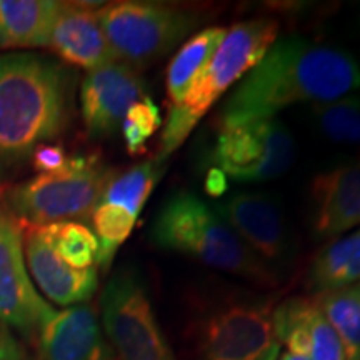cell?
Here are the masks:
<instances>
[{"label": "cell", "instance_id": "cell-11", "mask_svg": "<svg viewBox=\"0 0 360 360\" xmlns=\"http://www.w3.org/2000/svg\"><path fill=\"white\" fill-rule=\"evenodd\" d=\"M215 210L270 269L276 270L274 265L292 262L295 254L294 237L281 207L269 195L237 192L219 202Z\"/></svg>", "mask_w": 360, "mask_h": 360}, {"label": "cell", "instance_id": "cell-23", "mask_svg": "<svg viewBox=\"0 0 360 360\" xmlns=\"http://www.w3.org/2000/svg\"><path fill=\"white\" fill-rule=\"evenodd\" d=\"M53 252L74 269L97 267L98 240L82 222H56L40 225Z\"/></svg>", "mask_w": 360, "mask_h": 360}, {"label": "cell", "instance_id": "cell-31", "mask_svg": "<svg viewBox=\"0 0 360 360\" xmlns=\"http://www.w3.org/2000/svg\"><path fill=\"white\" fill-rule=\"evenodd\" d=\"M17 360H37V359L32 357V355H29V354H27L25 350H22L20 355H19V359H17Z\"/></svg>", "mask_w": 360, "mask_h": 360}, {"label": "cell", "instance_id": "cell-20", "mask_svg": "<svg viewBox=\"0 0 360 360\" xmlns=\"http://www.w3.org/2000/svg\"><path fill=\"white\" fill-rule=\"evenodd\" d=\"M225 35H227V29L224 27H210V29H204L199 34L192 35L179 49L170 60L167 75H165V89H167L172 107L182 102L192 82L204 70L207 62L222 44Z\"/></svg>", "mask_w": 360, "mask_h": 360}, {"label": "cell", "instance_id": "cell-15", "mask_svg": "<svg viewBox=\"0 0 360 360\" xmlns=\"http://www.w3.org/2000/svg\"><path fill=\"white\" fill-rule=\"evenodd\" d=\"M312 231L321 240L360 225V159L319 174L310 187Z\"/></svg>", "mask_w": 360, "mask_h": 360}, {"label": "cell", "instance_id": "cell-8", "mask_svg": "<svg viewBox=\"0 0 360 360\" xmlns=\"http://www.w3.org/2000/svg\"><path fill=\"white\" fill-rule=\"evenodd\" d=\"M101 317L119 360H175L146 285L132 270H119L103 287Z\"/></svg>", "mask_w": 360, "mask_h": 360}, {"label": "cell", "instance_id": "cell-12", "mask_svg": "<svg viewBox=\"0 0 360 360\" xmlns=\"http://www.w3.org/2000/svg\"><path fill=\"white\" fill-rule=\"evenodd\" d=\"M146 97L139 72L124 62H110L87 72L80 85V114L92 139L114 135L135 102Z\"/></svg>", "mask_w": 360, "mask_h": 360}, {"label": "cell", "instance_id": "cell-13", "mask_svg": "<svg viewBox=\"0 0 360 360\" xmlns=\"http://www.w3.org/2000/svg\"><path fill=\"white\" fill-rule=\"evenodd\" d=\"M37 360H115L89 304L56 310L34 337Z\"/></svg>", "mask_w": 360, "mask_h": 360}, {"label": "cell", "instance_id": "cell-30", "mask_svg": "<svg viewBox=\"0 0 360 360\" xmlns=\"http://www.w3.org/2000/svg\"><path fill=\"white\" fill-rule=\"evenodd\" d=\"M277 360H309L305 357H300V355H295V354H290V352H283L278 355Z\"/></svg>", "mask_w": 360, "mask_h": 360}, {"label": "cell", "instance_id": "cell-10", "mask_svg": "<svg viewBox=\"0 0 360 360\" xmlns=\"http://www.w3.org/2000/svg\"><path fill=\"white\" fill-rule=\"evenodd\" d=\"M53 312L27 269L24 224L7 209H0V326L34 339Z\"/></svg>", "mask_w": 360, "mask_h": 360}, {"label": "cell", "instance_id": "cell-25", "mask_svg": "<svg viewBox=\"0 0 360 360\" xmlns=\"http://www.w3.org/2000/svg\"><path fill=\"white\" fill-rule=\"evenodd\" d=\"M134 215L120 207L98 204L90 215L94 233L98 240L97 267L107 270L110 267L119 247L127 240L135 225Z\"/></svg>", "mask_w": 360, "mask_h": 360}, {"label": "cell", "instance_id": "cell-4", "mask_svg": "<svg viewBox=\"0 0 360 360\" xmlns=\"http://www.w3.org/2000/svg\"><path fill=\"white\" fill-rule=\"evenodd\" d=\"M278 39V22L252 19L238 22L227 30L219 49L197 75L182 102L170 109L160 135L157 157L167 159L200 122L220 97L259 64Z\"/></svg>", "mask_w": 360, "mask_h": 360}, {"label": "cell", "instance_id": "cell-6", "mask_svg": "<svg viewBox=\"0 0 360 360\" xmlns=\"http://www.w3.org/2000/svg\"><path fill=\"white\" fill-rule=\"evenodd\" d=\"M97 19L117 60L135 70L167 56L202 24L187 8L137 0L105 4Z\"/></svg>", "mask_w": 360, "mask_h": 360}, {"label": "cell", "instance_id": "cell-26", "mask_svg": "<svg viewBox=\"0 0 360 360\" xmlns=\"http://www.w3.org/2000/svg\"><path fill=\"white\" fill-rule=\"evenodd\" d=\"M160 109L150 97L137 101L125 114L120 130L130 155L142 154L146 150L148 139L162 127Z\"/></svg>", "mask_w": 360, "mask_h": 360}, {"label": "cell", "instance_id": "cell-16", "mask_svg": "<svg viewBox=\"0 0 360 360\" xmlns=\"http://www.w3.org/2000/svg\"><path fill=\"white\" fill-rule=\"evenodd\" d=\"M97 6L84 2L58 4L49 39V47L58 58L87 72L117 60L97 19V8H94Z\"/></svg>", "mask_w": 360, "mask_h": 360}, {"label": "cell", "instance_id": "cell-19", "mask_svg": "<svg viewBox=\"0 0 360 360\" xmlns=\"http://www.w3.org/2000/svg\"><path fill=\"white\" fill-rule=\"evenodd\" d=\"M307 277L309 289L317 294L360 282V229L323 247L310 264Z\"/></svg>", "mask_w": 360, "mask_h": 360}, {"label": "cell", "instance_id": "cell-33", "mask_svg": "<svg viewBox=\"0 0 360 360\" xmlns=\"http://www.w3.org/2000/svg\"><path fill=\"white\" fill-rule=\"evenodd\" d=\"M0 188H2V187H0Z\"/></svg>", "mask_w": 360, "mask_h": 360}, {"label": "cell", "instance_id": "cell-3", "mask_svg": "<svg viewBox=\"0 0 360 360\" xmlns=\"http://www.w3.org/2000/svg\"><path fill=\"white\" fill-rule=\"evenodd\" d=\"M150 237L160 249L180 252L209 267L262 287H274L278 274L252 252L237 232L192 192H175L164 202Z\"/></svg>", "mask_w": 360, "mask_h": 360}, {"label": "cell", "instance_id": "cell-14", "mask_svg": "<svg viewBox=\"0 0 360 360\" xmlns=\"http://www.w3.org/2000/svg\"><path fill=\"white\" fill-rule=\"evenodd\" d=\"M24 255L27 269L49 300L62 307L85 304L98 287L97 267L74 269L53 252L40 227L24 224Z\"/></svg>", "mask_w": 360, "mask_h": 360}, {"label": "cell", "instance_id": "cell-27", "mask_svg": "<svg viewBox=\"0 0 360 360\" xmlns=\"http://www.w3.org/2000/svg\"><path fill=\"white\" fill-rule=\"evenodd\" d=\"M32 167L37 174H52L58 172L70 162V155L65 148L58 143H42L30 155Z\"/></svg>", "mask_w": 360, "mask_h": 360}, {"label": "cell", "instance_id": "cell-5", "mask_svg": "<svg viewBox=\"0 0 360 360\" xmlns=\"http://www.w3.org/2000/svg\"><path fill=\"white\" fill-rule=\"evenodd\" d=\"M117 170L97 154L70 155L64 169L37 174L7 192L6 209L25 225L90 219Z\"/></svg>", "mask_w": 360, "mask_h": 360}, {"label": "cell", "instance_id": "cell-32", "mask_svg": "<svg viewBox=\"0 0 360 360\" xmlns=\"http://www.w3.org/2000/svg\"><path fill=\"white\" fill-rule=\"evenodd\" d=\"M0 195H2V188H0Z\"/></svg>", "mask_w": 360, "mask_h": 360}, {"label": "cell", "instance_id": "cell-18", "mask_svg": "<svg viewBox=\"0 0 360 360\" xmlns=\"http://www.w3.org/2000/svg\"><path fill=\"white\" fill-rule=\"evenodd\" d=\"M58 4L52 0H0V49L49 47Z\"/></svg>", "mask_w": 360, "mask_h": 360}, {"label": "cell", "instance_id": "cell-24", "mask_svg": "<svg viewBox=\"0 0 360 360\" xmlns=\"http://www.w3.org/2000/svg\"><path fill=\"white\" fill-rule=\"evenodd\" d=\"M312 119L323 137L345 146H360V97L345 96L312 103Z\"/></svg>", "mask_w": 360, "mask_h": 360}, {"label": "cell", "instance_id": "cell-17", "mask_svg": "<svg viewBox=\"0 0 360 360\" xmlns=\"http://www.w3.org/2000/svg\"><path fill=\"white\" fill-rule=\"evenodd\" d=\"M277 340L309 360H345L342 342L314 299L294 297L274 307Z\"/></svg>", "mask_w": 360, "mask_h": 360}, {"label": "cell", "instance_id": "cell-21", "mask_svg": "<svg viewBox=\"0 0 360 360\" xmlns=\"http://www.w3.org/2000/svg\"><path fill=\"white\" fill-rule=\"evenodd\" d=\"M167 170V159L154 157L117 174L103 191L101 204H109L127 210L135 219L146 207L157 184Z\"/></svg>", "mask_w": 360, "mask_h": 360}, {"label": "cell", "instance_id": "cell-7", "mask_svg": "<svg viewBox=\"0 0 360 360\" xmlns=\"http://www.w3.org/2000/svg\"><path fill=\"white\" fill-rule=\"evenodd\" d=\"M193 349L195 360H277L272 302L229 300L210 309L193 328Z\"/></svg>", "mask_w": 360, "mask_h": 360}, {"label": "cell", "instance_id": "cell-29", "mask_svg": "<svg viewBox=\"0 0 360 360\" xmlns=\"http://www.w3.org/2000/svg\"><path fill=\"white\" fill-rule=\"evenodd\" d=\"M205 188L210 195H222L227 191V175L219 169H210L205 177Z\"/></svg>", "mask_w": 360, "mask_h": 360}, {"label": "cell", "instance_id": "cell-28", "mask_svg": "<svg viewBox=\"0 0 360 360\" xmlns=\"http://www.w3.org/2000/svg\"><path fill=\"white\" fill-rule=\"evenodd\" d=\"M22 350L24 349L17 344L8 328L0 326V360H17Z\"/></svg>", "mask_w": 360, "mask_h": 360}, {"label": "cell", "instance_id": "cell-9", "mask_svg": "<svg viewBox=\"0 0 360 360\" xmlns=\"http://www.w3.org/2000/svg\"><path fill=\"white\" fill-rule=\"evenodd\" d=\"M294 137L276 119L220 129L210 162L238 182H265L281 177L294 162Z\"/></svg>", "mask_w": 360, "mask_h": 360}, {"label": "cell", "instance_id": "cell-2", "mask_svg": "<svg viewBox=\"0 0 360 360\" xmlns=\"http://www.w3.org/2000/svg\"><path fill=\"white\" fill-rule=\"evenodd\" d=\"M74 77L64 64L35 52L0 56V169L30 160L32 152L67 129Z\"/></svg>", "mask_w": 360, "mask_h": 360}, {"label": "cell", "instance_id": "cell-1", "mask_svg": "<svg viewBox=\"0 0 360 360\" xmlns=\"http://www.w3.org/2000/svg\"><path fill=\"white\" fill-rule=\"evenodd\" d=\"M359 89L360 64L345 49L297 35L281 37L225 101L219 127L274 119L295 103L330 102Z\"/></svg>", "mask_w": 360, "mask_h": 360}, {"label": "cell", "instance_id": "cell-22", "mask_svg": "<svg viewBox=\"0 0 360 360\" xmlns=\"http://www.w3.org/2000/svg\"><path fill=\"white\" fill-rule=\"evenodd\" d=\"M314 302L339 335L345 360H360V282L319 292Z\"/></svg>", "mask_w": 360, "mask_h": 360}]
</instances>
